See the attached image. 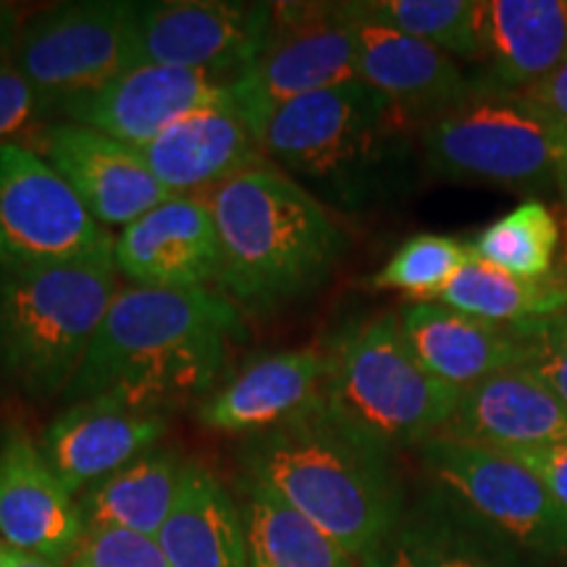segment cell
I'll use <instances>...</instances> for the list:
<instances>
[{
    "instance_id": "6da1fadb",
    "label": "cell",
    "mask_w": 567,
    "mask_h": 567,
    "mask_svg": "<svg viewBox=\"0 0 567 567\" xmlns=\"http://www.w3.org/2000/svg\"><path fill=\"white\" fill-rule=\"evenodd\" d=\"M243 321L221 289L122 287L63 400L122 396L163 410L218 386Z\"/></svg>"
},
{
    "instance_id": "7a4b0ae2",
    "label": "cell",
    "mask_w": 567,
    "mask_h": 567,
    "mask_svg": "<svg viewBox=\"0 0 567 567\" xmlns=\"http://www.w3.org/2000/svg\"><path fill=\"white\" fill-rule=\"evenodd\" d=\"M237 463L243 481L266 486L358 559L405 509L392 450L352 431L323 400L243 439Z\"/></svg>"
},
{
    "instance_id": "3957f363",
    "label": "cell",
    "mask_w": 567,
    "mask_h": 567,
    "mask_svg": "<svg viewBox=\"0 0 567 567\" xmlns=\"http://www.w3.org/2000/svg\"><path fill=\"white\" fill-rule=\"evenodd\" d=\"M197 197L221 243L218 289L250 313H276L318 292L347 252L334 210L271 161Z\"/></svg>"
},
{
    "instance_id": "277c9868",
    "label": "cell",
    "mask_w": 567,
    "mask_h": 567,
    "mask_svg": "<svg viewBox=\"0 0 567 567\" xmlns=\"http://www.w3.org/2000/svg\"><path fill=\"white\" fill-rule=\"evenodd\" d=\"M421 130L365 82L297 97L274 111L260 145L266 158L331 210L358 213L408 182Z\"/></svg>"
},
{
    "instance_id": "5b68a950",
    "label": "cell",
    "mask_w": 567,
    "mask_h": 567,
    "mask_svg": "<svg viewBox=\"0 0 567 567\" xmlns=\"http://www.w3.org/2000/svg\"><path fill=\"white\" fill-rule=\"evenodd\" d=\"M113 255L63 266H0V396L42 405L66 394L118 287Z\"/></svg>"
},
{
    "instance_id": "8992f818",
    "label": "cell",
    "mask_w": 567,
    "mask_h": 567,
    "mask_svg": "<svg viewBox=\"0 0 567 567\" xmlns=\"http://www.w3.org/2000/svg\"><path fill=\"white\" fill-rule=\"evenodd\" d=\"M323 352L326 408L386 450L431 442L455 415L463 392L425 371L408 344L400 313L344 326Z\"/></svg>"
},
{
    "instance_id": "52a82bcc",
    "label": "cell",
    "mask_w": 567,
    "mask_h": 567,
    "mask_svg": "<svg viewBox=\"0 0 567 567\" xmlns=\"http://www.w3.org/2000/svg\"><path fill=\"white\" fill-rule=\"evenodd\" d=\"M429 174L460 184L534 189L563 182L565 134L542 118L517 92L488 87L442 116L417 137Z\"/></svg>"
},
{
    "instance_id": "ba28073f",
    "label": "cell",
    "mask_w": 567,
    "mask_h": 567,
    "mask_svg": "<svg viewBox=\"0 0 567 567\" xmlns=\"http://www.w3.org/2000/svg\"><path fill=\"white\" fill-rule=\"evenodd\" d=\"M417 450L444 499L509 547L567 563V509L528 465L452 436H434Z\"/></svg>"
},
{
    "instance_id": "9c48e42d",
    "label": "cell",
    "mask_w": 567,
    "mask_h": 567,
    "mask_svg": "<svg viewBox=\"0 0 567 567\" xmlns=\"http://www.w3.org/2000/svg\"><path fill=\"white\" fill-rule=\"evenodd\" d=\"M134 48L137 3L71 0L30 13L11 55L38 92L45 122H55L69 101L137 66Z\"/></svg>"
},
{
    "instance_id": "30bf717a",
    "label": "cell",
    "mask_w": 567,
    "mask_h": 567,
    "mask_svg": "<svg viewBox=\"0 0 567 567\" xmlns=\"http://www.w3.org/2000/svg\"><path fill=\"white\" fill-rule=\"evenodd\" d=\"M358 80V21L347 3H274L255 61L231 84V101L260 137L281 105Z\"/></svg>"
},
{
    "instance_id": "8fae6325",
    "label": "cell",
    "mask_w": 567,
    "mask_h": 567,
    "mask_svg": "<svg viewBox=\"0 0 567 567\" xmlns=\"http://www.w3.org/2000/svg\"><path fill=\"white\" fill-rule=\"evenodd\" d=\"M116 237L27 145H0V266L42 268L113 255Z\"/></svg>"
},
{
    "instance_id": "7c38bea8",
    "label": "cell",
    "mask_w": 567,
    "mask_h": 567,
    "mask_svg": "<svg viewBox=\"0 0 567 567\" xmlns=\"http://www.w3.org/2000/svg\"><path fill=\"white\" fill-rule=\"evenodd\" d=\"M274 21V3L153 0L137 3V66L208 71L234 84L255 61Z\"/></svg>"
},
{
    "instance_id": "4fadbf2b",
    "label": "cell",
    "mask_w": 567,
    "mask_h": 567,
    "mask_svg": "<svg viewBox=\"0 0 567 567\" xmlns=\"http://www.w3.org/2000/svg\"><path fill=\"white\" fill-rule=\"evenodd\" d=\"M24 145L51 163L90 216L109 231L126 229L155 205L174 197L142 163L137 147L87 126L48 122Z\"/></svg>"
},
{
    "instance_id": "5bb4252c",
    "label": "cell",
    "mask_w": 567,
    "mask_h": 567,
    "mask_svg": "<svg viewBox=\"0 0 567 567\" xmlns=\"http://www.w3.org/2000/svg\"><path fill=\"white\" fill-rule=\"evenodd\" d=\"M229 101L231 84L208 71L134 66L103 87L69 101L55 122L87 126L124 145L140 147L189 113Z\"/></svg>"
},
{
    "instance_id": "9a60e30c",
    "label": "cell",
    "mask_w": 567,
    "mask_h": 567,
    "mask_svg": "<svg viewBox=\"0 0 567 567\" xmlns=\"http://www.w3.org/2000/svg\"><path fill=\"white\" fill-rule=\"evenodd\" d=\"M168 413L132 405L122 396H90L69 402L40 434V450L71 494L122 471L142 452L158 446Z\"/></svg>"
},
{
    "instance_id": "2e32d148",
    "label": "cell",
    "mask_w": 567,
    "mask_h": 567,
    "mask_svg": "<svg viewBox=\"0 0 567 567\" xmlns=\"http://www.w3.org/2000/svg\"><path fill=\"white\" fill-rule=\"evenodd\" d=\"M84 534L76 496L21 423L0 429V542L63 567Z\"/></svg>"
},
{
    "instance_id": "e0dca14e",
    "label": "cell",
    "mask_w": 567,
    "mask_h": 567,
    "mask_svg": "<svg viewBox=\"0 0 567 567\" xmlns=\"http://www.w3.org/2000/svg\"><path fill=\"white\" fill-rule=\"evenodd\" d=\"M118 274L137 287L208 289L221 276V243L208 205L174 195L118 231Z\"/></svg>"
},
{
    "instance_id": "ac0fdd59",
    "label": "cell",
    "mask_w": 567,
    "mask_h": 567,
    "mask_svg": "<svg viewBox=\"0 0 567 567\" xmlns=\"http://www.w3.org/2000/svg\"><path fill=\"white\" fill-rule=\"evenodd\" d=\"M329 360L323 350L260 354L197 402V421L216 434L255 436L323 400Z\"/></svg>"
},
{
    "instance_id": "d6986e66",
    "label": "cell",
    "mask_w": 567,
    "mask_h": 567,
    "mask_svg": "<svg viewBox=\"0 0 567 567\" xmlns=\"http://www.w3.org/2000/svg\"><path fill=\"white\" fill-rule=\"evenodd\" d=\"M137 153L172 195H205L268 161L260 137L234 101L189 113Z\"/></svg>"
},
{
    "instance_id": "ffe728a7",
    "label": "cell",
    "mask_w": 567,
    "mask_h": 567,
    "mask_svg": "<svg viewBox=\"0 0 567 567\" xmlns=\"http://www.w3.org/2000/svg\"><path fill=\"white\" fill-rule=\"evenodd\" d=\"M358 80L381 92L417 130L481 87L455 55L368 21H358Z\"/></svg>"
},
{
    "instance_id": "44dd1931",
    "label": "cell",
    "mask_w": 567,
    "mask_h": 567,
    "mask_svg": "<svg viewBox=\"0 0 567 567\" xmlns=\"http://www.w3.org/2000/svg\"><path fill=\"white\" fill-rule=\"evenodd\" d=\"M439 436L496 450L567 442V408L526 365H509L465 389Z\"/></svg>"
},
{
    "instance_id": "7402d4cb",
    "label": "cell",
    "mask_w": 567,
    "mask_h": 567,
    "mask_svg": "<svg viewBox=\"0 0 567 567\" xmlns=\"http://www.w3.org/2000/svg\"><path fill=\"white\" fill-rule=\"evenodd\" d=\"M400 323L425 371L457 392L523 363V339L515 326L484 321L442 302H408Z\"/></svg>"
},
{
    "instance_id": "603a6c76",
    "label": "cell",
    "mask_w": 567,
    "mask_h": 567,
    "mask_svg": "<svg viewBox=\"0 0 567 567\" xmlns=\"http://www.w3.org/2000/svg\"><path fill=\"white\" fill-rule=\"evenodd\" d=\"M481 55L488 87L523 92L567 55V0H481Z\"/></svg>"
},
{
    "instance_id": "cb8c5ba5",
    "label": "cell",
    "mask_w": 567,
    "mask_h": 567,
    "mask_svg": "<svg viewBox=\"0 0 567 567\" xmlns=\"http://www.w3.org/2000/svg\"><path fill=\"white\" fill-rule=\"evenodd\" d=\"M360 567H523L509 544L436 494L402 509Z\"/></svg>"
},
{
    "instance_id": "d4e9b609",
    "label": "cell",
    "mask_w": 567,
    "mask_h": 567,
    "mask_svg": "<svg viewBox=\"0 0 567 567\" xmlns=\"http://www.w3.org/2000/svg\"><path fill=\"white\" fill-rule=\"evenodd\" d=\"M158 544L172 567H250L243 507L197 460H189Z\"/></svg>"
},
{
    "instance_id": "484cf974",
    "label": "cell",
    "mask_w": 567,
    "mask_h": 567,
    "mask_svg": "<svg viewBox=\"0 0 567 567\" xmlns=\"http://www.w3.org/2000/svg\"><path fill=\"white\" fill-rule=\"evenodd\" d=\"M189 460L174 446H153L122 471L76 496L84 530L118 528L158 538L179 499Z\"/></svg>"
},
{
    "instance_id": "4316f807",
    "label": "cell",
    "mask_w": 567,
    "mask_h": 567,
    "mask_svg": "<svg viewBox=\"0 0 567 567\" xmlns=\"http://www.w3.org/2000/svg\"><path fill=\"white\" fill-rule=\"evenodd\" d=\"M245 534L250 567H360L321 528L279 499L266 486L243 481Z\"/></svg>"
},
{
    "instance_id": "83f0119b",
    "label": "cell",
    "mask_w": 567,
    "mask_h": 567,
    "mask_svg": "<svg viewBox=\"0 0 567 567\" xmlns=\"http://www.w3.org/2000/svg\"><path fill=\"white\" fill-rule=\"evenodd\" d=\"M431 302H442L460 313L484 318L492 323L517 326L567 308V284L559 279L528 281L471 260L446 281Z\"/></svg>"
},
{
    "instance_id": "f1b7e54d",
    "label": "cell",
    "mask_w": 567,
    "mask_h": 567,
    "mask_svg": "<svg viewBox=\"0 0 567 567\" xmlns=\"http://www.w3.org/2000/svg\"><path fill=\"white\" fill-rule=\"evenodd\" d=\"M347 9L358 21L429 42L455 59L481 55V0H358Z\"/></svg>"
},
{
    "instance_id": "f546056e",
    "label": "cell",
    "mask_w": 567,
    "mask_h": 567,
    "mask_svg": "<svg viewBox=\"0 0 567 567\" xmlns=\"http://www.w3.org/2000/svg\"><path fill=\"white\" fill-rule=\"evenodd\" d=\"M559 247V224L549 205L526 200L476 234L471 255L481 264L517 279L542 281L551 276Z\"/></svg>"
},
{
    "instance_id": "4dcf8cb0",
    "label": "cell",
    "mask_w": 567,
    "mask_h": 567,
    "mask_svg": "<svg viewBox=\"0 0 567 567\" xmlns=\"http://www.w3.org/2000/svg\"><path fill=\"white\" fill-rule=\"evenodd\" d=\"M467 260L471 245L446 234H415L368 279V287L375 292H402L410 302H431Z\"/></svg>"
},
{
    "instance_id": "1f68e13d",
    "label": "cell",
    "mask_w": 567,
    "mask_h": 567,
    "mask_svg": "<svg viewBox=\"0 0 567 567\" xmlns=\"http://www.w3.org/2000/svg\"><path fill=\"white\" fill-rule=\"evenodd\" d=\"M523 363L567 408V308L517 323Z\"/></svg>"
},
{
    "instance_id": "d6a6232c",
    "label": "cell",
    "mask_w": 567,
    "mask_h": 567,
    "mask_svg": "<svg viewBox=\"0 0 567 567\" xmlns=\"http://www.w3.org/2000/svg\"><path fill=\"white\" fill-rule=\"evenodd\" d=\"M63 567H172L158 538L118 528L84 530Z\"/></svg>"
},
{
    "instance_id": "836d02e7",
    "label": "cell",
    "mask_w": 567,
    "mask_h": 567,
    "mask_svg": "<svg viewBox=\"0 0 567 567\" xmlns=\"http://www.w3.org/2000/svg\"><path fill=\"white\" fill-rule=\"evenodd\" d=\"M45 122L38 92L21 74L11 53H0V145H24Z\"/></svg>"
},
{
    "instance_id": "e575fe53",
    "label": "cell",
    "mask_w": 567,
    "mask_h": 567,
    "mask_svg": "<svg viewBox=\"0 0 567 567\" xmlns=\"http://www.w3.org/2000/svg\"><path fill=\"white\" fill-rule=\"evenodd\" d=\"M502 452H507V455L520 460L523 465H528L530 471L542 478V484L549 488V494L567 509V442L523 446V450Z\"/></svg>"
},
{
    "instance_id": "d590c367",
    "label": "cell",
    "mask_w": 567,
    "mask_h": 567,
    "mask_svg": "<svg viewBox=\"0 0 567 567\" xmlns=\"http://www.w3.org/2000/svg\"><path fill=\"white\" fill-rule=\"evenodd\" d=\"M517 95L534 109L538 116L547 118L557 132L567 134V55L549 76L530 84Z\"/></svg>"
},
{
    "instance_id": "8d00e7d4",
    "label": "cell",
    "mask_w": 567,
    "mask_h": 567,
    "mask_svg": "<svg viewBox=\"0 0 567 567\" xmlns=\"http://www.w3.org/2000/svg\"><path fill=\"white\" fill-rule=\"evenodd\" d=\"M27 13L13 3H0V53H11Z\"/></svg>"
},
{
    "instance_id": "74e56055",
    "label": "cell",
    "mask_w": 567,
    "mask_h": 567,
    "mask_svg": "<svg viewBox=\"0 0 567 567\" xmlns=\"http://www.w3.org/2000/svg\"><path fill=\"white\" fill-rule=\"evenodd\" d=\"M0 559H3L6 567H59L53 565L51 559L30 555V551H21L17 547H9L6 542H0Z\"/></svg>"
},
{
    "instance_id": "f35d334b",
    "label": "cell",
    "mask_w": 567,
    "mask_h": 567,
    "mask_svg": "<svg viewBox=\"0 0 567 567\" xmlns=\"http://www.w3.org/2000/svg\"><path fill=\"white\" fill-rule=\"evenodd\" d=\"M563 184H567V134H565V168H563Z\"/></svg>"
}]
</instances>
